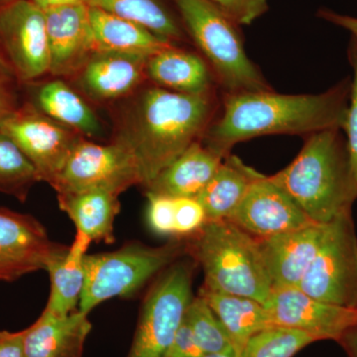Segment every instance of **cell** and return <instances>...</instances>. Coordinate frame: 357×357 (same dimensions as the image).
I'll return each mask as SVG.
<instances>
[{
  "instance_id": "ab89813d",
  "label": "cell",
  "mask_w": 357,
  "mask_h": 357,
  "mask_svg": "<svg viewBox=\"0 0 357 357\" xmlns=\"http://www.w3.org/2000/svg\"><path fill=\"white\" fill-rule=\"evenodd\" d=\"M42 10L69 4L86 3V0H31Z\"/></svg>"
},
{
  "instance_id": "4fadbf2b",
  "label": "cell",
  "mask_w": 357,
  "mask_h": 357,
  "mask_svg": "<svg viewBox=\"0 0 357 357\" xmlns=\"http://www.w3.org/2000/svg\"><path fill=\"white\" fill-rule=\"evenodd\" d=\"M62 244L53 243L34 217L0 208V281L46 270Z\"/></svg>"
},
{
  "instance_id": "ffe728a7",
  "label": "cell",
  "mask_w": 357,
  "mask_h": 357,
  "mask_svg": "<svg viewBox=\"0 0 357 357\" xmlns=\"http://www.w3.org/2000/svg\"><path fill=\"white\" fill-rule=\"evenodd\" d=\"M88 316L79 309L65 317L44 310L24 330L25 357H82L91 331Z\"/></svg>"
},
{
  "instance_id": "44dd1931",
  "label": "cell",
  "mask_w": 357,
  "mask_h": 357,
  "mask_svg": "<svg viewBox=\"0 0 357 357\" xmlns=\"http://www.w3.org/2000/svg\"><path fill=\"white\" fill-rule=\"evenodd\" d=\"M91 239L77 231L70 246H63L46 267L50 276L51 291L45 311L65 317L79 309L86 279L84 258Z\"/></svg>"
},
{
  "instance_id": "277c9868",
  "label": "cell",
  "mask_w": 357,
  "mask_h": 357,
  "mask_svg": "<svg viewBox=\"0 0 357 357\" xmlns=\"http://www.w3.org/2000/svg\"><path fill=\"white\" fill-rule=\"evenodd\" d=\"M185 243L187 255L203 269V288L263 305L269 299L273 287L256 237L222 220L206 222Z\"/></svg>"
},
{
  "instance_id": "ac0fdd59",
  "label": "cell",
  "mask_w": 357,
  "mask_h": 357,
  "mask_svg": "<svg viewBox=\"0 0 357 357\" xmlns=\"http://www.w3.org/2000/svg\"><path fill=\"white\" fill-rule=\"evenodd\" d=\"M146 77L155 86L185 95H208L220 91L206 60L180 45H170L148 57Z\"/></svg>"
},
{
  "instance_id": "cb8c5ba5",
  "label": "cell",
  "mask_w": 357,
  "mask_h": 357,
  "mask_svg": "<svg viewBox=\"0 0 357 357\" xmlns=\"http://www.w3.org/2000/svg\"><path fill=\"white\" fill-rule=\"evenodd\" d=\"M31 86L35 89L29 102L47 116L84 137H95L102 133V126L95 112L83 96L64 81L52 79Z\"/></svg>"
},
{
  "instance_id": "60d3db41",
  "label": "cell",
  "mask_w": 357,
  "mask_h": 357,
  "mask_svg": "<svg viewBox=\"0 0 357 357\" xmlns=\"http://www.w3.org/2000/svg\"><path fill=\"white\" fill-rule=\"evenodd\" d=\"M203 357H237V354L234 347H230L225 351L218 352V354H204Z\"/></svg>"
},
{
  "instance_id": "8d00e7d4",
  "label": "cell",
  "mask_w": 357,
  "mask_h": 357,
  "mask_svg": "<svg viewBox=\"0 0 357 357\" xmlns=\"http://www.w3.org/2000/svg\"><path fill=\"white\" fill-rule=\"evenodd\" d=\"M0 357H25L24 331H0Z\"/></svg>"
},
{
  "instance_id": "4dcf8cb0",
  "label": "cell",
  "mask_w": 357,
  "mask_h": 357,
  "mask_svg": "<svg viewBox=\"0 0 357 357\" xmlns=\"http://www.w3.org/2000/svg\"><path fill=\"white\" fill-rule=\"evenodd\" d=\"M347 59L352 73L351 93H349V107L345 119L344 131L349 147V156L354 178L357 184V37L351 35L347 46Z\"/></svg>"
},
{
  "instance_id": "30bf717a",
  "label": "cell",
  "mask_w": 357,
  "mask_h": 357,
  "mask_svg": "<svg viewBox=\"0 0 357 357\" xmlns=\"http://www.w3.org/2000/svg\"><path fill=\"white\" fill-rule=\"evenodd\" d=\"M141 185L132 155L117 143L102 145L83 137L77 143L54 184L57 194L105 191L121 196Z\"/></svg>"
},
{
  "instance_id": "6da1fadb",
  "label": "cell",
  "mask_w": 357,
  "mask_h": 357,
  "mask_svg": "<svg viewBox=\"0 0 357 357\" xmlns=\"http://www.w3.org/2000/svg\"><path fill=\"white\" fill-rule=\"evenodd\" d=\"M351 77L319 93L285 95L273 91L220 93V107L203 142L225 155L232 147L266 135H300L344 128Z\"/></svg>"
},
{
  "instance_id": "484cf974",
  "label": "cell",
  "mask_w": 357,
  "mask_h": 357,
  "mask_svg": "<svg viewBox=\"0 0 357 357\" xmlns=\"http://www.w3.org/2000/svg\"><path fill=\"white\" fill-rule=\"evenodd\" d=\"M61 210L91 241L114 243V220L121 211L119 195L105 191L58 194Z\"/></svg>"
},
{
  "instance_id": "ba28073f",
  "label": "cell",
  "mask_w": 357,
  "mask_h": 357,
  "mask_svg": "<svg viewBox=\"0 0 357 357\" xmlns=\"http://www.w3.org/2000/svg\"><path fill=\"white\" fill-rule=\"evenodd\" d=\"M301 291L328 304L357 310V236L351 213L326 223Z\"/></svg>"
},
{
  "instance_id": "9a60e30c",
  "label": "cell",
  "mask_w": 357,
  "mask_h": 357,
  "mask_svg": "<svg viewBox=\"0 0 357 357\" xmlns=\"http://www.w3.org/2000/svg\"><path fill=\"white\" fill-rule=\"evenodd\" d=\"M50 52V75L74 77L96 52L86 3L43 10Z\"/></svg>"
},
{
  "instance_id": "836d02e7",
  "label": "cell",
  "mask_w": 357,
  "mask_h": 357,
  "mask_svg": "<svg viewBox=\"0 0 357 357\" xmlns=\"http://www.w3.org/2000/svg\"><path fill=\"white\" fill-rule=\"evenodd\" d=\"M237 24L250 25L269 10L268 0H211Z\"/></svg>"
},
{
  "instance_id": "7a4b0ae2",
  "label": "cell",
  "mask_w": 357,
  "mask_h": 357,
  "mask_svg": "<svg viewBox=\"0 0 357 357\" xmlns=\"http://www.w3.org/2000/svg\"><path fill=\"white\" fill-rule=\"evenodd\" d=\"M220 107L218 93L185 95L150 83L136 91L124 110L114 142L132 155L145 188L203 139Z\"/></svg>"
},
{
  "instance_id": "b9f144b4",
  "label": "cell",
  "mask_w": 357,
  "mask_h": 357,
  "mask_svg": "<svg viewBox=\"0 0 357 357\" xmlns=\"http://www.w3.org/2000/svg\"><path fill=\"white\" fill-rule=\"evenodd\" d=\"M16 1V0H0V4L9 3V2Z\"/></svg>"
},
{
  "instance_id": "8992f818",
  "label": "cell",
  "mask_w": 357,
  "mask_h": 357,
  "mask_svg": "<svg viewBox=\"0 0 357 357\" xmlns=\"http://www.w3.org/2000/svg\"><path fill=\"white\" fill-rule=\"evenodd\" d=\"M187 255L185 241L152 248L132 243L112 252L86 255L79 310L89 312L114 297H128Z\"/></svg>"
},
{
  "instance_id": "f1b7e54d",
  "label": "cell",
  "mask_w": 357,
  "mask_h": 357,
  "mask_svg": "<svg viewBox=\"0 0 357 357\" xmlns=\"http://www.w3.org/2000/svg\"><path fill=\"white\" fill-rule=\"evenodd\" d=\"M184 319L204 354H218L231 347L222 321L201 296L192 298Z\"/></svg>"
},
{
  "instance_id": "1f68e13d",
  "label": "cell",
  "mask_w": 357,
  "mask_h": 357,
  "mask_svg": "<svg viewBox=\"0 0 357 357\" xmlns=\"http://www.w3.org/2000/svg\"><path fill=\"white\" fill-rule=\"evenodd\" d=\"M150 229L160 236H175V199L146 192Z\"/></svg>"
},
{
  "instance_id": "74e56055",
  "label": "cell",
  "mask_w": 357,
  "mask_h": 357,
  "mask_svg": "<svg viewBox=\"0 0 357 357\" xmlns=\"http://www.w3.org/2000/svg\"><path fill=\"white\" fill-rule=\"evenodd\" d=\"M317 16L331 24L337 26L351 33V35L357 37V17L337 13L330 8H319Z\"/></svg>"
},
{
  "instance_id": "d4e9b609",
  "label": "cell",
  "mask_w": 357,
  "mask_h": 357,
  "mask_svg": "<svg viewBox=\"0 0 357 357\" xmlns=\"http://www.w3.org/2000/svg\"><path fill=\"white\" fill-rule=\"evenodd\" d=\"M204 298L217 314L229 335L237 357H241L246 344L255 333L272 326L264 305L250 298L215 293L202 287Z\"/></svg>"
},
{
  "instance_id": "e0dca14e",
  "label": "cell",
  "mask_w": 357,
  "mask_h": 357,
  "mask_svg": "<svg viewBox=\"0 0 357 357\" xmlns=\"http://www.w3.org/2000/svg\"><path fill=\"white\" fill-rule=\"evenodd\" d=\"M146 57L96 51L75 76L77 86L96 102H112L126 98L146 81Z\"/></svg>"
},
{
  "instance_id": "2e32d148",
  "label": "cell",
  "mask_w": 357,
  "mask_h": 357,
  "mask_svg": "<svg viewBox=\"0 0 357 357\" xmlns=\"http://www.w3.org/2000/svg\"><path fill=\"white\" fill-rule=\"evenodd\" d=\"M326 223L257 238L263 263L275 289L298 288L318 252Z\"/></svg>"
},
{
  "instance_id": "4316f807",
  "label": "cell",
  "mask_w": 357,
  "mask_h": 357,
  "mask_svg": "<svg viewBox=\"0 0 357 357\" xmlns=\"http://www.w3.org/2000/svg\"><path fill=\"white\" fill-rule=\"evenodd\" d=\"M86 4L144 26L170 43L189 39L177 10L166 0H86Z\"/></svg>"
},
{
  "instance_id": "3957f363",
  "label": "cell",
  "mask_w": 357,
  "mask_h": 357,
  "mask_svg": "<svg viewBox=\"0 0 357 357\" xmlns=\"http://www.w3.org/2000/svg\"><path fill=\"white\" fill-rule=\"evenodd\" d=\"M304 138L296 158L270 178L312 222L328 223L351 213L357 184L344 131L328 129Z\"/></svg>"
},
{
  "instance_id": "5b68a950",
  "label": "cell",
  "mask_w": 357,
  "mask_h": 357,
  "mask_svg": "<svg viewBox=\"0 0 357 357\" xmlns=\"http://www.w3.org/2000/svg\"><path fill=\"white\" fill-rule=\"evenodd\" d=\"M188 37L210 66L222 93L273 91L249 59L241 25L211 0H172Z\"/></svg>"
},
{
  "instance_id": "52a82bcc",
  "label": "cell",
  "mask_w": 357,
  "mask_h": 357,
  "mask_svg": "<svg viewBox=\"0 0 357 357\" xmlns=\"http://www.w3.org/2000/svg\"><path fill=\"white\" fill-rule=\"evenodd\" d=\"M192 261L178 259L148 292L126 357H165L184 321L192 296Z\"/></svg>"
},
{
  "instance_id": "5bb4252c",
  "label": "cell",
  "mask_w": 357,
  "mask_h": 357,
  "mask_svg": "<svg viewBox=\"0 0 357 357\" xmlns=\"http://www.w3.org/2000/svg\"><path fill=\"white\" fill-rule=\"evenodd\" d=\"M227 220L256 238L277 236L314 223L270 176L262 174Z\"/></svg>"
},
{
  "instance_id": "8fae6325",
  "label": "cell",
  "mask_w": 357,
  "mask_h": 357,
  "mask_svg": "<svg viewBox=\"0 0 357 357\" xmlns=\"http://www.w3.org/2000/svg\"><path fill=\"white\" fill-rule=\"evenodd\" d=\"M24 152L39 174L41 182L53 187L70 152L81 138L37 109L31 102H22L20 109L0 126Z\"/></svg>"
},
{
  "instance_id": "603a6c76",
  "label": "cell",
  "mask_w": 357,
  "mask_h": 357,
  "mask_svg": "<svg viewBox=\"0 0 357 357\" xmlns=\"http://www.w3.org/2000/svg\"><path fill=\"white\" fill-rule=\"evenodd\" d=\"M261 176L262 173L246 165L239 157L227 155L197 198L203 206L206 222L227 220L243 202L251 185Z\"/></svg>"
},
{
  "instance_id": "e575fe53",
  "label": "cell",
  "mask_w": 357,
  "mask_h": 357,
  "mask_svg": "<svg viewBox=\"0 0 357 357\" xmlns=\"http://www.w3.org/2000/svg\"><path fill=\"white\" fill-rule=\"evenodd\" d=\"M20 89L17 79L0 62V126L22 105Z\"/></svg>"
},
{
  "instance_id": "f546056e",
  "label": "cell",
  "mask_w": 357,
  "mask_h": 357,
  "mask_svg": "<svg viewBox=\"0 0 357 357\" xmlns=\"http://www.w3.org/2000/svg\"><path fill=\"white\" fill-rule=\"evenodd\" d=\"M317 340L307 333L283 326H270L249 340L241 357H294Z\"/></svg>"
},
{
  "instance_id": "83f0119b",
  "label": "cell",
  "mask_w": 357,
  "mask_h": 357,
  "mask_svg": "<svg viewBox=\"0 0 357 357\" xmlns=\"http://www.w3.org/2000/svg\"><path fill=\"white\" fill-rule=\"evenodd\" d=\"M41 182L39 174L24 152L0 130V192L23 203L33 185Z\"/></svg>"
},
{
  "instance_id": "d6986e66",
  "label": "cell",
  "mask_w": 357,
  "mask_h": 357,
  "mask_svg": "<svg viewBox=\"0 0 357 357\" xmlns=\"http://www.w3.org/2000/svg\"><path fill=\"white\" fill-rule=\"evenodd\" d=\"M227 156L203 141H197L164 169L145 190L146 192L174 199H197Z\"/></svg>"
},
{
  "instance_id": "d590c367",
  "label": "cell",
  "mask_w": 357,
  "mask_h": 357,
  "mask_svg": "<svg viewBox=\"0 0 357 357\" xmlns=\"http://www.w3.org/2000/svg\"><path fill=\"white\" fill-rule=\"evenodd\" d=\"M204 351L197 344L185 319L166 352L165 357H203Z\"/></svg>"
},
{
  "instance_id": "d6a6232c",
  "label": "cell",
  "mask_w": 357,
  "mask_h": 357,
  "mask_svg": "<svg viewBox=\"0 0 357 357\" xmlns=\"http://www.w3.org/2000/svg\"><path fill=\"white\" fill-rule=\"evenodd\" d=\"M206 222V213L197 199H175V236L196 234Z\"/></svg>"
},
{
  "instance_id": "9c48e42d",
  "label": "cell",
  "mask_w": 357,
  "mask_h": 357,
  "mask_svg": "<svg viewBox=\"0 0 357 357\" xmlns=\"http://www.w3.org/2000/svg\"><path fill=\"white\" fill-rule=\"evenodd\" d=\"M0 62L21 86L50 74L44 11L31 0L0 4Z\"/></svg>"
},
{
  "instance_id": "7402d4cb",
  "label": "cell",
  "mask_w": 357,
  "mask_h": 357,
  "mask_svg": "<svg viewBox=\"0 0 357 357\" xmlns=\"http://www.w3.org/2000/svg\"><path fill=\"white\" fill-rule=\"evenodd\" d=\"M89 13L96 51L148 58L173 44L157 36L144 26L102 9L89 6Z\"/></svg>"
},
{
  "instance_id": "7c38bea8",
  "label": "cell",
  "mask_w": 357,
  "mask_h": 357,
  "mask_svg": "<svg viewBox=\"0 0 357 357\" xmlns=\"http://www.w3.org/2000/svg\"><path fill=\"white\" fill-rule=\"evenodd\" d=\"M264 307L272 326L300 331L317 342H340L357 321V310L321 302L299 288L275 289Z\"/></svg>"
},
{
  "instance_id": "f35d334b",
  "label": "cell",
  "mask_w": 357,
  "mask_h": 357,
  "mask_svg": "<svg viewBox=\"0 0 357 357\" xmlns=\"http://www.w3.org/2000/svg\"><path fill=\"white\" fill-rule=\"evenodd\" d=\"M338 342L342 345L349 357H357V321L345 332Z\"/></svg>"
}]
</instances>
